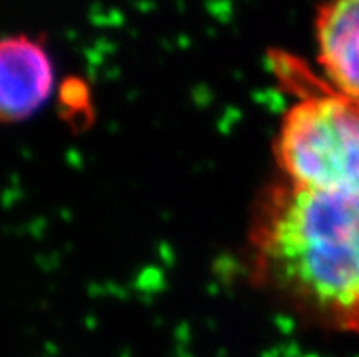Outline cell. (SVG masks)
Listing matches in <instances>:
<instances>
[{"mask_svg": "<svg viewBox=\"0 0 359 357\" xmlns=\"http://www.w3.org/2000/svg\"><path fill=\"white\" fill-rule=\"evenodd\" d=\"M248 259L255 283L299 316L359 335V186L270 184L255 203Z\"/></svg>", "mask_w": 359, "mask_h": 357, "instance_id": "cell-1", "label": "cell"}, {"mask_svg": "<svg viewBox=\"0 0 359 357\" xmlns=\"http://www.w3.org/2000/svg\"><path fill=\"white\" fill-rule=\"evenodd\" d=\"M270 60L297 95L273 139L281 181L309 191L358 188L359 109L294 55L279 51Z\"/></svg>", "mask_w": 359, "mask_h": 357, "instance_id": "cell-2", "label": "cell"}, {"mask_svg": "<svg viewBox=\"0 0 359 357\" xmlns=\"http://www.w3.org/2000/svg\"><path fill=\"white\" fill-rule=\"evenodd\" d=\"M55 86L53 62L42 42L27 35L0 39V122L35 115Z\"/></svg>", "mask_w": 359, "mask_h": 357, "instance_id": "cell-3", "label": "cell"}, {"mask_svg": "<svg viewBox=\"0 0 359 357\" xmlns=\"http://www.w3.org/2000/svg\"><path fill=\"white\" fill-rule=\"evenodd\" d=\"M314 35L321 77L359 109V0H323Z\"/></svg>", "mask_w": 359, "mask_h": 357, "instance_id": "cell-4", "label": "cell"}]
</instances>
